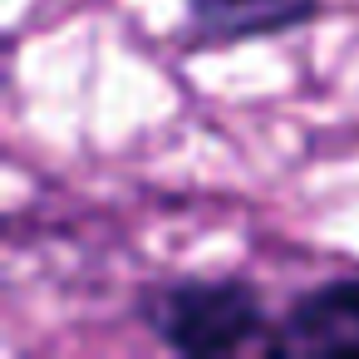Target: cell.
I'll list each match as a JSON object with an SVG mask.
<instances>
[{"instance_id":"cell-3","label":"cell","mask_w":359,"mask_h":359,"mask_svg":"<svg viewBox=\"0 0 359 359\" xmlns=\"http://www.w3.org/2000/svg\"><path fill=\"white\" fill-rule=\"evenodd\" d=\"M320 0H192V35L202 45H231L305 25Z\"/></svg>"},{"instance_id":"cell-2","label":"cell","mask_w":359,"mask_h":359,"mask_svg":"<svg viewBox=\"0 0 359 359\" xmlns=\"http://www.w3.org/2000/svg\"><path fill=\"white\" fill-rule=\"evenodd\" d=\"M271 354L285 359H315V354H359V276H339L310 295H300L276 334Z\"/></svg>"},{"instance_id":"cell-1","label":"cell","mask_w":359,"mask_h":359,"mask_svg":"<svg viewBox=\"0 0 359 359\" xmlns=\"http://www.w3.org/2000/svg\"><path fill=\"white\" fill-rule=\"evenodd\" d=\"M153 334L192 359L236 354L266 334V305L246 280H172L143 300Z\"/></svg>"}]
</instances>
